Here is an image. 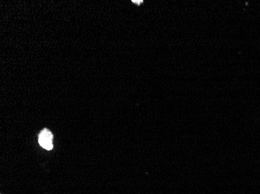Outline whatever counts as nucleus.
Here are the masks:
<instances>
[{
	"label": "nucleus",
	"mask_w": 260,
	"mask_h": 194,
	"mask_svg": "<svg viewBox=\"0 0 260 194\" xmlns=\"http://www.w3.org/2000/svg\"><path fill=\"white\" fill-rule=\"evenodd\" d=\"M133 3H134V4H141V3H143V1H142V0H140V1H133Z\"/></svg>",
	"instance_id": "2"
},
{
	"label": "nucleus",
	"mask_w": 260,
	"mask_h": 194,
	"mask_svg": "<svg viewBox=\"0 0 260 194\" xmlns=\"http://www.w3.org/2000/svg\"><path fill=\"white\" fill-rule=\"evenodd\" d=\"M52 139H53V135H52V132L49 130L44 129L39 135V144L45 149L50 151L53 148Z\"/></svg>",
	"instance_id": "1"
}]
</instances>
